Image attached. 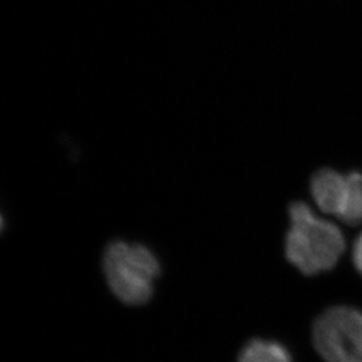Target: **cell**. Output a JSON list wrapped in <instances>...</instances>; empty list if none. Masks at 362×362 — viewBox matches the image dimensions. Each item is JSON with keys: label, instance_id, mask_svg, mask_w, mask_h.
I'll return each instance as SVG.
<instances>
[{"label": "cell", "instance_id": "cell-2", "mask_svg": "<svg viewBox=\"0 0 362 362\" xmlns=\"http://www.w3.org/2000/svg\"><path fill=\"white\" fill-rule=\"evenodd\" d=\"M103 272L110 290L121 301L142 305L153 296L161 265L147 246L114 240L103 255Z\"/></svg>", "mask_w": 362, "mask_h": 362}, {"label": "cell", "instance_id": "cell-1", "mask_svg": "<svg viewBox=\"0 0 362 362\" xmlns=\"http://www.w3.org/2000/svg\"><path fill=\"white\" fill-rule=\"evenodd\" d=\"M288 215L290 229L285 238L287 260L306 276L331 271L345 252L341 230L317 217L304 202H293Z\"/></svg>", "mask_w": 362, "mask_h": 362}, {"label": "cell", "instance_id": "cell-4", "mask_svg": "<svg viewBox=\"0 0 362 362\" xmlns=\"http://www.w3.org/2000/svg\"><path fill=\"white\" fill-rule=\"evenodd\" d=\"M347 190V175L324 168L317 171L311 180V194L322 211L338 217Z\"/></svg>", "mask_w": 362, "mask_h": 362}, {"label": "cell", "instance_id": "cell-3", "mask_svg": "<svg viewBox=\"0 0 362 362\" xmlns=\"http://www.w3.org/2000/svg\"><path fill=\"white\" fill-rule=\"evenodd\" d=\"M312 340L326 362H362V312L349 306L328 308L313 324Z\"/></svg>", "mask_w": 362, "mask_h": 362}, {"label": "cell", "instance_id": "cell-6", "mask_svg": "<svg viewBox=\"0 0 362 362\" xmlns=\"http://www.w3.org/2000/svg\"><path fill=\"white\" fill-rule=\"evenodd\" d=\"M338 217L349 226L362 223V174L359 171L347 175V190Z\"/></svg>", "mask_w": 362, "mask_h": 362}, {"label": "cell", "instance_id": "cell-5", "mask_svg": "<svg viewBox=\"0 0 362 362\" xmlns=\"http://www.w3.org/2000/svg\"><path fill=\"white\" fill-rule=\"evenodd\" d=\"M238 362H292V356L281 342L252 339L244 346Z\"/></svg>", "mask_w": 362, "mask_h": 362}, {"label": "cell", "instance_id": "cell-7", "mask_svg": "<svg viewBox=\"0 0 362 362\" xmlns=\"http://www.w3.org/2000/svg\"><path fill=\"white\" fill-rule=\"evenodd\" d=\"M352 258L354 267L362 276V233H360L353 245Z\"/></svg>", "mask_w": 362, "mask_h": 362}]
</instances>
